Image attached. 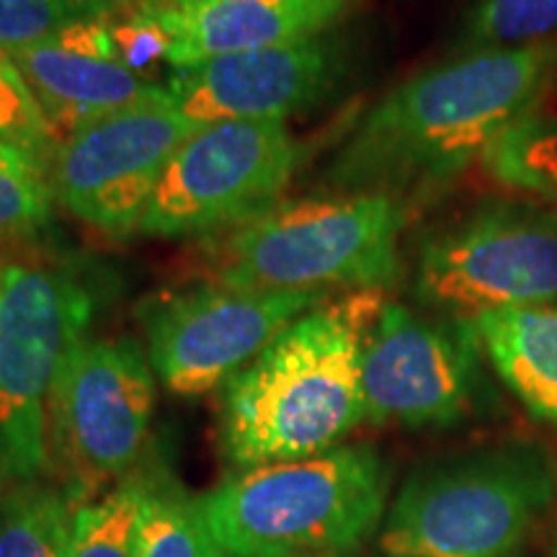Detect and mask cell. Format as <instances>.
<instances>
[{
  "mask_svg": "<svg viewBox=\"0 0 557 557\" xmlns=\"http://www.w3.org/2000/svg\"><path fill=\"white\" fill-rule=\"evenodd\" d=\"M325 289H240L220 282L160 292L137 308L152 372L181 398L225 387Z\"/></svg>",
  "mask_w": 557,
  "mask_h": 557,
  "instance_id": "10",
  "label": "cell"
},
{
  "mask_svg": "<svg viewBox=\"0 0 557 557\" xmlns=\"http://www.w3.org/2000/svg\"><path fill=\"white\" fill-rule=\"evenodd\" d=\"M101 18H116L101 0H0V52H21Z\"/></svg>",
  "mask_w": 557,
  "mask_h": 557,
  "instance_id": "23",
  "label": "cell"
},
{
  "mask_svg": "<svg viewBox=\"0 0 557 557\" xmlns=\"http://www.w3.org/2000/svg\"><path fill=\"white\" fill-rule=\"evenodd\" d=\"M359 0H209L194 9H148L169 39L173 70L222 54L269 50L329 34Z\"/></svg>",
  "mask_w": 557,
  "mask_h": 557,
  "instance_id": "15",
  "label": "cell"
},
{
  "mask_svg": "<svg viewBox=\"0 0 557 557\" xmlns=\"http://www.w3.org/2000/svg\"><path fill=\"white\" fill-rule=\"evenodd\" d=\"M408 207L382 194L278 201L230 230L214 282L240 289H385L400 276Z\"/></svg>",
  "mask_w": 557,
  "mask_h": 557,
  "instance_id": "4",
  "label": "cell"
},
{
  "mask_svg": "<svg viewBox=\"0 0 557 557\" xmlns=\"http://www.w3.org/2000/svg\"><path fill=\"white\" fill-rule=\"evenodd\" d=\"M549 88L555 90V96H557V65H555V73H553V83H549Z\"/></svg>",
  "mask_w": 557,
  "mask_h": 557,
  "instance_id": "27",
  "label": "cell"
},
{
  "mask_svg": "<svg viewBox=\"0 0 557 557\" xmlns=\"http://www.w3.org/2000/svg\"><path fill=\"white\" fill-rule=\"evenodd\" d=\"M9 58L29 83L58 143L81 124L129 107L163 86L116 58L111 18L86 21Z\"/></svg>",
  "mask_w": 557,
  "mask_h": 557,
  "instance_id": "14",
  "label": "cell"
},
{
  "mask_svg": "<svg viewBox=\"0 0 557 557\" xmlns=\"http://www.w3.org/2000/svg\"><path fill=\"white\" fill-rule=\"evenodd\" d=\"M52 205L47 173L0 152V238L41 233L52 220Z\"/></svg>",
  "mask_w": 557,
  "mask_h": 557,
  "instance_id": "24",
  "label": "cell"
},
{
  "mask_svg": "<svg viewBox=\"0 0 557 557\" xmlns=\"http://www.w3.org/2000/svg\"><path fill=\"white\" fill-rule=\"evenodd\" d=\"M480 354L470 318L434 320L406 305H382L361 357L367 421L408 429L459 421L475 395Z\"/></svg>",
  "mask_w": 557,
  "mask_h": 557,
  "instance_id": "12",
  "label": "cell"
},
{
  "mask_svg": "<svg viewBox=\"0 0 557 557\" xmlns=\"http://www.w3.org/2000/svg\"><path fill=\"white\" fill-rule=\"evenodd\" d=\"M416 297L455 318L557 305V212L485 201L418 250Z\"/></svg>",
  "mask_w": 557,
  "mask_h": 557,
  "instance_id": "8",
  "label": "cell"
},
{
  "mask_svg": "<svg viewBox=\"0 0 557 557\" xmlns=\"http://www.w3.org/2000/svg\"><path fill=\"white\" fill-rule=\"evenodd\" d=\"M385 504V462L367 444L240 470L199 498L225 557L348 553L380 527Z\"/></svg>",
  "mask_w": 557,
  "mask_h": 557,
  "instance_id": "3",
  "label": "cell"
},
{
  "mask_svg": "<svg viewBox=\"0 0 557 557\" xmlns=\"http://www.w3.org/2000/svg\"><path fill=\"white\" fill-rule=\"evenodd\" d=\"M3 267H5V261H0V289H3Z\"/></svg>",
  "mask_w": 557,
  "mask_h": 557,
  "instance_id": "28",
  "label": "cell"
},
{
  "mask_svg": "<svg viewBox=\"0 0 557 557\" xmlns=\"http://www.w3.org/2000/svg\"><path fill=\"white\" fill-rule=\"evenodd\" d=\"M557 41L468 50L389 88L348 132L323 171L338 194L426 201L447 191L493 139L537 109L553 83Z\"/></svg>",
  "mask_w": 557,
  "mask_h": 557,
  "instance_id": "1",
  "label": "cell"
},
{
  "mask_svg": "<svg viewBox=\"0 0 557 557\" xmlns=\"http://www.w3.org/2000/svg\"><path fill=\"white\" fill-rule=\"evenodd\" d=\"M209 3V0H158V9H165V5H173V9H194V5Z\"/></svg>",
  "mask_w": 557,
  "mask_h": 557,
  "instance_id": "26",
  "label": "cell"
},
{
  "mask_svg": "<svg viewBox=\"0 0 557 557\" xmlns=\"http://www.w3.org/2000/svg\"><path fill=\"white\" fill-rule=\"evenodd\" d=\"M302 160L287 122L199 127L160 176L139 233L194 238L235 230L278 205Z\"/></svg>",
  "mask_w": 557,
  "mask_h": 557,
  "instance_id": "9",
  "label": "cell"
},
{
  "mask_svg": "<svg viewBox=\"0 0 557 557\" xmlns=\"http://www.w3.org/2000/svg\"><path fill=\"white\" fill-rule=\"evenodd\" d=\"M137 557H225L209 532L199 498L169 478L150 475L137 532Z\"/></svg>",
  "mask_w": 557,
  "mask_h": 557,
  "instance_id": "19",
  "label": "cell"
},
{
  "mask_svg": "<svg viewBox=\"0 0 557 557\" xmlns=\"http://www.w3.org/2000/svg\"><path fill=\"white\" fill-rule=\"evenodd\" d=\"M555 493L549 457L500 444L423 465L403 483L380 532L389 557H506Z\"/></svg>",
  "mask_w": 557,
  "mask_h": 557,
  "instance_id": "5",
  "label": "cell"
},
{
  "mask_svg": "<svg viewBox=\"0 0 557 557\" xmlns=\"http://www.w3.org/2000/svg\"><path fill=\"white\" fill-rule=\"evenodd\" d=\"M382 305V289L325 299L222 387L220 447L230 465L320 455L367 421L361 357Z\"/></svg>",
  "mask_w": 557,
  "mask_h": 557,
  "instance_id": "2",
  "label": "cell"
},
{
  "mask_svg": "<svg viewBox=\"0 0 557 557\" xmlns=\"http://www.w3.org/2000/svg\"><path fill=\"white\" fill-rule=\"evenodd\" d=\"M557 32V0H475L462 41L468 50H508Z\"/></svg>",
  "mask_w": 557,
  "mask_h": 557,
  "instance_id": "22",
  "label": "cell"
},
{
  "mask_svg": "<svg viewBox=\"0 0 557 557\" xmlns=\"http://www.w3.org/2000/svg\"><path fill=\"white\" fill-rule=\"evenodd\" d=\"M96 299L73 271L5 261L0 289V483L50 470V400L75 346L88 338Z\"/></svg>",
  "mask_w": 557,
  "mask_h": 557,
  "instance_id": "6",
  "label": "cell"
},
{
  "mask_svg": "<svg viewBox=\"0 0 557 557\" xmlns=\"http://www.w3.org/2000/svg\"><path fill=\"white\" fill-rule=\"evenodd\" d=\"M344 50L329 34L212 58L173 70L169 96L194 127L214 122H287L336 90Z\"/></svg>",
  "mask_w": 557,
  "mask_h": 557,
  "instance_id": "13",
  "label": "cell"
},
{
  "mask_svg": "<svg viewBox=\"0 0 557 557\" xmlns=\"http://www.w3.org/2000/svg\"><path fill=\"white\" fill-rule=\"evenodd\" d=\"M480 163L504 189L557 207V116L529 111L493 139Z\"/></svg>",
  "mask_w": 557,
  "mask_h": 557,
  "instance_id": "17",
  "label": "cell"
},
{
  "mask_svg": "<svg viewBox=\"0 0 557 557\" xmlns=\"http://www.w3.org/2000/svg\"><path fill=\"white\" fill-rule=\"evenodd\" d=\"M156 372L132 336L83 338L70 351L50 400V468L75 506L129 475L150 431Z\"/></svg>",
  "mask_w": 557,
  "mask_h": 557,
  "instance_id": "7",
  "label": "cell"
},
{
  "mask_svg": "<svg viewBox=\"0 0 557 557\" xmlns=\"http://www.w3.org/2000/svg\"><path fill=\"white\" fill-rule=\"evenodd\" d=\"M75 508L62 487L13 485L0 498V557H67Z\"/></svg>",
  "mask_w": 557,
  "mask_h": 557,
  "instance_id": "18",
  "label": "cell"
},
{
  "mask_svg": "<svg viewBox=\"0 0 557 557\" xmlns=\"http://www.w3.org/2000/svg\"><path fill=\"white\" fill-rule=\"evenodd\" d=\"M58 148V137L47 122L29 83L0 52V152L34 165L50 178V163Z\"/></svg>",
  "mask_w": 557,
  "mask_h": 557,
  "instance_id": "21",
  "label": "cell"
},
{
  "mask_svg": "<svg viewBox=\"0 0 557 557\" xmlns=\"http://www.w3.org/2000/svg\"><path fill=\"white\" fill-rule=\"evenodd\" d=\"M101 3L111 11V16H124V13H132L137 9H152L156 0H101Z\"/></svg>",
  "mask_w": 557,
  "mask_h": 557,
  "instance_id": "25",
  "label": "cell"
},
{
  "mask_svg": "<svg viewBox=\"0 0 557 557\" xmlns=\"http://www.w3.org/2000/svg\"><path fill=\"white\" fill-rule=\"evenodd\" d=\"M472 323L506 387L557 426V305L480 312Z\"/></svg>",
  "mask_w": 557,
  "mask_h": 557,
  "instance_id": "16",
  "label": "cell"
},
{
  "mask_svg": "<svg viewBox=\"0 0 557 557\" xmlns=\"http://www.w3.org/2000/svg\"><path fill=\"white\" fill-rule=\"evenodd\" d=\"M150 475H127L75 508L67 557H137V532Z\"/></svg>",
  "mask_w": 557,
  "mask_h": 557,
  "instance_id": "20",
  "label": "cell"
},
{
  "mask_svg": "<svg viewBox=\"0 0 557 557\" xmlns=\"http://www.w3.org/2000/svg\"><path fill=\"white\" fill-rule=\"evenodd\" d=\"M197 129L173 107L165 83L129 107L81 124L54 148V201L111 238L139 233L160 176Z\"/></svg>",
  "mask_w": 557,
  "mask_h": 557,
  "instance_id": "11",
  "label": "cell"
}]
</instances>
